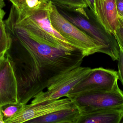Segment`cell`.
Listing matches in <instances>:
<instances>
[{
	"label": "cell",
	"mask_w": 123,
	"mask_h": 123,
	"mask_svg": "<svg viewBox=\"0 0 123 123\" xmlns=\"http://www.w3.org/2000/svg\"><path fill=\"white\" fill-rule=\"evenodd\" d=\"M18 12L20 17L26 18L35 12L48 7L51 2L47 0H9Z\"/></svg>",
	"instance_id": "4fadbf2b"
},
{
	"label": "cell",
	"mask_w": 123,
	"mask_h": 123,
	"mask_svg": "<svg viewBox=\"0 0 123 123\" xmlns=\"http://www.w3.org/2000/svg\"><path fill=\"white\" fill-rule=\"evenodd\" d=\"M16 16L12 6L4 21L10 39L6 56L20 99L26 105L62 74L81 66L85 57L80 50H68L33 38L19 25Z\"/></svg>",
	"instance_id": "6da1fadb"
},
{
	"label": "cell",
	"mask_w": 123,
	"mask_h": 123,
	"mask_svg": "<svg viewBox=\"0 0 123 123\" xmlns=\"http://www.w3.org/2000/svg\"><path fill=\"white\" fill-rule=\"evenodd\" d=\"M81 114L76 106L52 113L28 121L30 123H79Z\"/></svg>",
	"instance_id": "7c38bea8"
},
{
	"label": "cell",
	"mask_w": 123,
	"mask_h": 123,
	"mask_svg": "<svg viewBox=\"0 0 123 123\" xmlns=\"http://www.w3.org/2000/svg\"><path fill=\"white\" fill-rule=\"evenodd\" d=\"M118 71L102 67L92 69L86 77L76 85L66 97L72 99L86 92L111 90L118 84Z\"/></svg>",
	"instance_id": "52a82bcc"
},
{
	"label": "cell",
	"mask_w": 123,
	"mask_h": 123,
	"mask_svg": "<svg viewBox=\"0 0 123 123\" xmlns=\"http://www.w3.org/2000/svg\"><path fill=\"white\" fill-rule=\"evenodd\" d=\"M118 15H119V17H121L123 19V11L121 13H118Z\"/></svg>",
	"instance_id": "484cf974"
},
{
	"label": "cell",
	"mask_w": 123,
	"mask_h": 123,
	"mask_svg": "<svg viewBox=\"0 0 123 123\" xmlns=\"http://www.w3.org/2000/svg\"><path fill=\"white\" fill-rule=\"evenodd\" d=\"M52 4L51 3L48 7L39 9L24 18L19 16L17 10V23L28 34L36 39L68 50H79L53 26L50 18Z\"/></svg>",
	"instance_id": "3957f363"
},
{
	"label": "cell",
	"mask_w": 123,
	"mask_h": 123,
	"mask_svg": "<svg viewBox=\"0 0 123 123\" xmlns=\"http://www.w3.org/2000/svg\"><path fill=\"white\" fill-rule=\"evenodd\" d=\"M119 21H120V25L123 28V19L121 17H119Z\"/></svg>",
	"instance_id": "cb8c5ba5"
},
{
	"label": "cell",
	"mask_w": 123,
	"mask_h": 123,
	"mask_svg": "<svg viewBox=\"0 0 123 123\" xmlns=\"http://www.w3.org/2000/svg\"><path fill=\"white\" fill-rule=\"evenodd\" d=\"M5 14L6 13L2 9V8L0 6V21L3 20Z\"/></svg>",
	"instance_id": "44dd1931"
},
{
	"label": "cell",
	"mask_w": 123,
	"mask_h": 123,
	"mask_svg": "<svg viewBox=\"0 0 123 123\" xmlns=\"http://www.w3.org/2000/svg\"><path fill=\"white\" fill-rule=\"evenodd\" d=\"M57 7L77 10L87 7L84 0H47Z\"/></svg>",
	"instance_id": "5bb4252c"
},
{
	"label": "cell",
	"mask_w": 123,
	"mask_h": 123,
	"mask_svg": "<svg viewBox=\"0 0 123 123\" xmlns=\"http://www.w3.org/2000/svg\"><path fill=\"white\" fill-rule=\"evenodd\" d=\"M50 18L53 27L66 39L81 51L85 57L96 53H105L103 45L65 19L52 4Z\"/></svg>",
	"instance_id": "277c9868"
},
{
	"label": "cell",
	"mask_w": 123,
	"mask_h": 123,
	"mask_svg": "<svg viewBox=\"0 0 123 123\" xmlns=\"http://www.w3.org/2000/svg\"><path fill=\"white\" fill-rule=\"evenodd\" d=\"M71 99L79 108L81 116L99 110L123 108V92L118 84L112 90L89 91Z\"/></svg>",
	"instance_id": "5b68a950"
},
{
	"label": "cell",
	"mask_w": 123,
	"mask_h": 123,
	"mask_svg": "<svg viewBox=\"0 0 123 123\" xmlns=\"http://www.w3.org/2000/svg\"><path fill=\"white\" fill-rule=\"evenodd\" d=\"M114 35L119 48L123 52V28L120 25L116 30Z\"/></svg>",
	"instance_id": "ac0fdd59"
},
{
	"label": "cell",
	"mask_w": 123,
	"mask_h": 123,
	"mask_svg": "<svg viewBox=\"0 0 123 123\" xmlns=\"http://www.w3.org/2000/svg\"><path fill=\"white\" fill-rule=\"evenodd\" d=\"M68 97L48 100L35 105H25L13 116L4 121V123H21L47 115L54 112L76 107Z\"/></svg>",
	"instance_id": "ba28073f"
},
{
	"label": "cell",
	"mask_w": 123,
	"mask_h": 123,
	"mask_svg": "<svg viewBox=\"0 0 123 123\" xmlns=\"http://www.w3.org/2000/svg\"><path fill=\"white\" fill-rule=\"evenodd\" d=\"M90 67L80 66L60 76L45 91L34 96L31 105H35L48 100H54L66 97L70 91L90 73Z\"/></svg>",
	"instance_id": "8992f818"
},
{
	"label": "cell",
	"mask_w": 123,
	"mask_h": 123,
	"mask_svg": "<svg viewBox=\"0 0 123 123\" xmlns=\"http://www.w3.org/2000/svg\"><path fill=\"white\" fill-rule=\"evenodd\" d=\"M0 123H4L2 113H1V110L0 107Z\"/></svg>",
	"instance_id": "7402d4cb"
},
{
	"label": "cell",
	"mask_w": 123,
	"mask_h": 123,
	"mask_svg": "<svg viewBox=\"0 0 123 123\" xmlns=\"http://www.w3.org/2000/svg\"><path fill=\"white\" fill-rule=\"evenodd\" d=\"M4 58H5V56H3V57H0V67L1 65V64H2L3 61L4 60Z\"/></svg>",
	"instance_id": "d4e9b609"
},
{
	"label": "cell",
	"mask_w": 123,
	"mask_h": 123,
	"mask_svg": "<svg viewBox=\"0 0 123 123\" xmlns=\"http://www.w3.org/2000/svg\"><path fill=\"white\" fill-rule=\"evenodd\" d=\"M56 7L65 19L103 45L105 54L114 61L117 60L119 47L115 35L105 30L88 7L77 10Z\"/></svg>",
	"instance_id": "7a4b0ae2"
},
{
	"label": "cell",
	"mask_w": 123,
	"mask_h": 123,
	"mask_svg": "<svg viewBox=\"0 0 123 123\" xmlns=\"http://www.w3.org/2000/svg\"><path fill=\"white\" fill-rule=\"evenodd\" d=\"M18 103L16 80L11 64L5 56L0 67V107Z\"/></svg>",
	"instance_id": "9c48e42d"
},
{
	"label": "cell",
	"mask_w": 123,
	"mask_h": 123,
	"mask_svg": "<svg viewBox=\"0 0 123 123\" xmlns=\"http://www.w3.org/2000/svg\"><path fill=\"white\" fill-rule=\"evenodd\" d=\"M10 40L6 32L4 21H0V58L4 56L9 48Z\"/></svg>",
	"instance_id": "9a60e30c"
},
{
	"label": "cell",
	"mask_w": 123,
	"mask_h": 123,
	"mask_svg": "<svg viewBox=\"0 0 123 123\" xmlns=\"http://www.w3.org/2000/svg\"><path fill=\"white\" fill-rule=\"evenodd\" d=\"M95 15L109 34L114 35L120 25L117 0H95Z\"/></svg>",
	"instance_id": "30bf717a"
},
{
	"label": "cell",
	"mask_w": 123,
	"mask_h": 123,
	"mask_svg": "<svg viewBox=\"0 0 123 123\" xmlns=\"http://www.w3.org/2000/svg\"><path fill=\"white\" fill-rule=\"evenodd\" d=\"M117 5L118 13L123 11V0H117Z\"/></svg>",
	"instance_id": "ffe728a7"
},
{
	"label": "cell",
	"mask_w": 123,
	"mask_h": 123,
	"mask_svg": "<svg viewBox=\"0 0 123 123\" xmlns=\"http://www.w3.org/2000/svg\"><path fill=\"white\" fill-rule=\"evenodd\" d=\"M122 120H123V121H122V122H121V123H123V119H122Z\"/></svg>",
	"instance_id": "4316f807"
},
{
	"label": "cell",
	"mask_w": 123,
	"mask_h": 123,
	"mask_svg": "<svg viewBox=\"0 0 123 123\" xmlns=\"http://www.w3.org/2000/svg\"><path fill=\"white\" fill-rule=\"evenodd\" d=\"M4 0H0V6L1 8H3L5 6V3H4Z\"/></svg>",
	"instance_id": "603a6c76"
},
{
	"label": "cell",
	"mask_w": 123,
	"mask_h": 123,
	"mask_svg": "<svg viewBox=\"0 0 123 123\" xmlns=\"http://www.w3.org/2000/svg\"><path fill=\"white\" fill-rule=\"evenodd\" d=\"M24 105H25L18 103L17 104H10L6 105L0 107L4 121L13 116L23 107Z\"/></svg>",
	"instance_id": "2e32d148"
},
{
	"label": "cell",
	"mask_w": 123,
	"mask_h": 123,
	"mask_svg": "<svg viewBox=\"0 0 123 123\" xmlns=\"http://www.w3.org/2000/svg\"><path fill=\"white\" fill-rule=\"evenodd\" d=\"M118 80L121 82L123 86V52L119 48V53L118 58Z\"/></svg>",
	"instance_id": "e0dca14e"
},
{
	"label": "cell",
	"mask_w": 123,
	"mask_h": 123,
	"mask_svg": "<svg viewBox=\"0 0 123 123\" xmlns=\"http://www.w3.org/2000/svg\"><path fill=\"white\" fill-rule=\"evenodd\" d=\"M123 118V108L103 109L82 115L79 123H120Z\"/></svg>",
	"instance_id": "8fae6325"
},
{
	"label": "cell",
	"mask_w": 123,
	"mask_h": 123,
	"mask_svg": "<svg viewBox=\"0 0 123 123\" xmlns=\"http://www.w3.org/2000/svg\"><path fill=\"white\" fill-rule=\"evenodd\" d=\"M86 3L87 7L95 14V0H84Z\"/></svg>",
	"instance_id": "d6986e66"
}]
</instances>
